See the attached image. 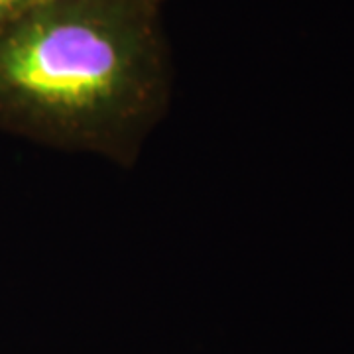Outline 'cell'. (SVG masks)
Here are the masks:
<instances>
[{
  "mask_svg": "<svg viewBox=\"0 0 354 354\" xmlns=\"http://www.w3.org/2000/svg\"><path fill=\"white\" fill-rule=\"evenodd\" d=\"M148 0H48L0 34V132L132 167L174 65Z\"/></svg>",
  "mask_w": 354,
  "mask_h": 354,
  "instance_id": "1",
  "label": "cell"
},
{
  "mask_svg": "<svg viewBox=\"0 0 354 354\" xmlns=\"http://www.w3.org/2000/svg\"><path fill=\"white\" fill-rule=\"evenodd\" d=\"M148 2H152V4H156V6H160V8H162V4H164L165 0H148Z\"/></svg>",
  "mask_w": 354,
  "mask_h": 354,
  "instance_id": "3",
  "label": "cell"
},
{
  "mask_svg": "<svg viewBox=\"0 0 354 354\" xmlns=\"http://www.w3.org/2000/svg\"><path fill=\"white\" fill-rule=\"evenodd\" d=\"M48 0H0V34Z\"/></svg>",
  "mask_w": 354,
  "mask_h": 354,
  "instance_id": "2",
  "label": "cell"
}]
</instances>
